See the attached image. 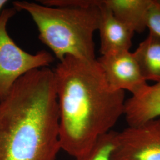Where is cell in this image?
<instances>
[{"label":"cell","instance_id":"10","mask_svg":"<svg viewBox=\"0 0 160 160\" xmlns=\"http://www.w3.org/2000/svg\"><path fill=\"white\" fill-rule=\"evenodd\" d=\"M146 81H160V38L149 32L133 53Z\"/></svg>","mask_w":160,"mask_h":160},{"label":"cell","instance_id":"3","mask_svg":"<svg viewBox=\"0 0 160 160\" xmlns=\"http://www.w3.org/2000/svg\"><path fill=\"white\" fill-rule=\"evenodd\" d=\"M16 1L18 11L28 12L39 30V39L61 61L66 56L93 61L94 33L98 29L97 0Z\"/></svg>","mask_w":160,"mask_h":160},{"label":"cell","instance_id":"2","mask_svg":"<svg viewBox=\"0 0 160 160\" xmlns=\"http://www.w3.org/2000/svg\"><path fill=\"white\" fill-rule=\"evenodd\" d=\"M59 126L53 71L33 69L0 101V160H57Z\"/></svg>","mask_w":160,"mask_h":160},{"label":"cell","instance_id":"8","mask_svg":"<svg viewBox=\"0 0 160 160\" xmlns=\"http://www.w3.org/2000/svg\"><path fill=\"white\" fill-rule=\"evenodd\" d=\"M124 114L129 127L160 118V81L126 100Z\"/></svg>","mask_w":160,"mask_h":160},{"label":"cell","instance_id":"1","mask_svg":"<svg viewBox=\"0 0 160 160\" xmlns=\"http://www.w3.org/2000/svg\"><path fill=\"white\" fill-rule=\"evenodd\" d=\"M53 71L61 149L76 158L88 152L124 114L125 91L111 88L97 59L68 55Z\"/></svg>","mask_w":160,"mask_h":160},{"label":"cell","instance_id":"6","mask_svg":"<svg viewBox=\"0 0 160 160\" xmlns=\"http://www.w3.org/2000/svg\"><path fill=\"white\" fill-rule=\"evenodd\" d=\"M97 61L113 90H126L133 96L143 92L148 86L133 53L129 51L102 55Z\"/></svg>","mask_w":160,"mask_h":160},{"label":"cell","instance_id":"7","mask_svg":"<svg viewBox=\"0 0 160 160\" xmlns=\"http://www.w3.org/2000/svg\"><path fill=\"white\" fill-rule=\"evenodd\" d=\"M97 1L100 10L98 30L100 35L102 55L129 51L134 32L115 17L103 1Z\"/></svg>","mask_w":160,"mask_h":160},{"label":"cell","instance_id":"12","mask_svg":"<svg viewBox=\"0 0 160 160\" xmlns=\"http://www.w3.org/2000/svg\"><path fill=\"white\" fill-rule=\"evenodd\" d=\"M146 26L149 32L160 38V0H152L147 13Z\"/></svg>","mask_w":160,"mask_h":160},{"label":"cell","instance_id":"5","mask_svg":"<svg viewBox=\"0 0 160 160\" xmlns=\"http://www.w3.org/2000/svg\"><path fill=\"white\" fill-rule=\"evenodd\" d=\"M112 160H160V118L118 132Z\"/></svg>","mask_w":160,"mask_h":160},{"label":"cell","instance_id":"4","mask_svg":"<svg viewBox=\"0 0 160 160\" xmlns=\"http://www.w3.org/2000/svg\"><path fill=\"white\" fill-rule=\"evenodd\" d=\"M16 12L12 7L4 9L0 14V101L8 94L21 77L35 69L48 67L54 61L49 52L40 51L35 54L30 53L10 38L7 26Z\"/></svg>","mask_w":160,"mask_h":160},{"label":"cell","instance_id":"13","mask_svg":"<svg viewBox=\"0 0 160 160\" xmlns=\"http://www.w3.org/2000/svg\"><path fill=\"white\" fill-rule=\"evenodd\" d=\"M7 2H8V1L7 0H0V12L2 10L3 7L6 6Z\"/></svg>","mask_w":160,"mask_h":160},{"label":"cell","instance_id":"9","mask_svg":"<svg viewBox=\"0 0 160 160\" xmlns=\"http://www.w3.org/2000/svg\"><path fill=\"white\" fill-rule=\"evenodd\" d=\"M122 23L135 33H142L146 29V19L152 0H103Z\"/></svg>","mask_w":160,"mask_h":160},{"label":"cell","instance_id":"11","mask_svg":"<svg viewBox=\"0 0 160 160\" xmlns=\"http://www.w3.org/2000/svg\"><path fill=\"white\" fill-rule=\"evenodd\" d=\"M117 135L118 132L113 131L103 135L88 152L74 158V160H112Z\"/></svg>","mask_w":160,"mask_h":160}]
</instances>
